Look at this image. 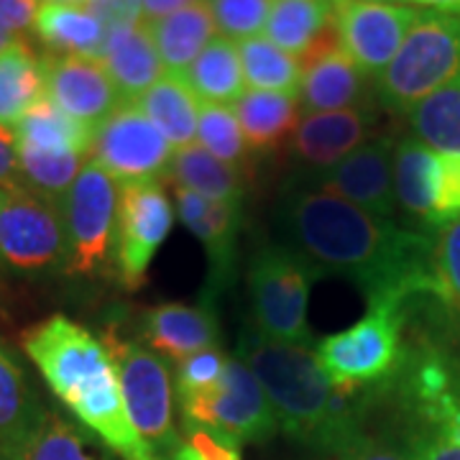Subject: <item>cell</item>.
<instances>
[{
	"mask_svg": "<svg viewBox=\"0 0 460 460\" xmlns=\"http://www.w3.org/2000/svg\"><path fill=\"white\" fill-rule=\"evenodd\" d=\"M279 217L289 246L323 274L358 284L368 302L432 292L435 241L428 233L402 228L305 180L287 184Z\"/></svg>",
	"mask_w": 460,
	"mask_h": 460,
	"instance_id": "6da1fadb",
	"label": "cell"
},
{
	"mask_svg": "<svg viewBox=\"0 0 460 460\" xmlns=\"http://www.w3.org/2000/svg\"><path fill=\"white\" fill-rule=\"evenodd\" d=\"M21 348L51 394L120 460H159L133 428L108 348L90 330L51 314L21 335Z\"/></svg>",
	"mask_w": 460,
	"mask_h": 460,
	"instance_id": "7a4b0ae2",
	"label": "cell"
},
{
	"mask_svg": "<svg viewBox=\"0 0 460 460\" xmlns=\"http://www.w3.org/2000/svg\"><path fill=\"white\" fill-rule=\"evenodd\" d=\"M238 358L259 378L287 438L323 453L361 432L356 396L330 384L310 345L279 343L248 325L238 343Z\"/></svg>",
	"mask_w": 460,
	"mask_h": 460,
	"instance_id": "3957f363",
	"label": "cell"
},
{
	"mask_svg": "<svg viewBox=\"0 0 460 460\" xmlns=\"http://www.w3.org/2000/svg\"><path fill=\"white\" fill-rule=\"evenodd\" d=\"M404 299L381 296L368 302V313L343 332L320 338L314 356L330 384L345 394H361L394 374L402 363Z\"/></svg>",
	"mask_w": 460,
	"mask_h": 460,
	"instance_id": "277c9868",
	"label": "cell"
},
{
	"mask_svg": "<svg viewBox=\"0 0 460 460\" xmlns=\"http://www.w3.org/2000/svg\"><path fill=\"white\" fill-rule=\"evenodd\" d=\"M458 77L460 21L420 11L396 57L376 77V93L389 111L410 115Z\"/></svg>",
	"mask_w": 460,
	"mask_h": 460,
	"instance_id": "5b68a950",
	"label": "cell"
},
{
	"mask_svg": "<svg viewBox=\"0 0 460 460\" xmlns=\"http://www.w3.org/2000/svg\"><path fill=\"white\" fill-rule=\"evenodd\" d=\"M323 271L295 246L266 243L248 263V295L253 328L271 341L310 345V292Z\"/></svg>",
	"mask_w": 460,
	"mask_h": 460,
	"instance_id": "8992f818",
	"label": "cell"
},
{
	"mask_svg": "<svg viewBox=\"0 0 460 460\" xmlns=\"http://www.w3.org/2000/svg\"><path fill=\"white\" fill-rule=\"evenodd\" d=\"M100 341L115 366L133 428L159 460H169L181 447V440L174 428V384L164 358L144 343L120 338L115 330H105Z\"/></svg>",
	"mask_w": 460,
	"mask_h": 460,
	"instance_id": "52a82bcc",
	"label": "cell"
},
{
	"mask_svg": "<svg viewBox=\"0 0 460 460\" xmlns=\"http://www.w3.org/2000/svg\"><path fill=\"white\" fill-rule=\"evenodd\" d=\"M62 205L31 187H0V266L18 277L65 271Z\"/></svg>",
	"mask_w": 460,
	"mask_h": 460,
	"instance_id": "ba28073f",
	"label": "cell"
},
{
	"mask_svg": "<svg viewBox=\"0 0 460 460\" xmlns=\"http://www.w3.org/2000/svg\"><path fill=\"white\" fill-rule=\"evenodd\" d=\"M184 428L228 435L235 443H266L279 432L269 396L241 358H230L220 381L210 392L181 399Z\"/></svg>",
	"mask_w": 460,
	"mask_h": 460,
	"instance_id": "9c48e42d",
	"label": "cell"
},
{
	"mask_svg": "<svg viewBox=\"0 0 460 460\" xmlns=\"http://www.w3.org/2000/svg\"><path fill=\"white\" fill-rule=\"evenodd\" d=\"M59 205L66 235L65 274L95 277L113 259L118 181L87 159Z\"/></svg>",
	"mask_w": 460,
	"mask_h": 460,
	"instance_id": "30bf717a",
	"label": "cell"
},
{
	"mask_svg": "<svg viewBox=\"0 0 460 460\" xmlns=\"http://www.w3.org/2000/svg\"><path fill=\"white\" fill-rule=\"evenodd\" d=\"M174 226V205L159 180L126 181L118 187L113 263L120 284L136 292L148 266Z\"/></svg>",
	"mask_w": 460,
	"mask_h": 460,
	"instance_id": "8fae6325",
	"label": "cell"
},
{
	"mask_svg": "<svg viewBox=\"0 0 460 460\" xmlns=\"http://www.w3.org/2000/svg\"><path fill=\"white\" fill-rule=\"evenodd\" d=\"M172 156L174 146L136 102H123L93 133L90 159L120 184L162 180Z\"/></svg>",
	"mask_w": 460,
	"mask_h": 460,
	"instance_id": "7c38bea8",
	"label": "cell"
},
{
	"mask_svg": "<svg viewBox=\"0 0 460 460\" xmlns=\"http://www.w3.org/2000/svg\"><path fill=\"white\" fill-rule=\"evenodd\" d=\"M335 8V31L341 49L366 77H378L396 57L420 11L399 3L341 0Z\"/></svg>",
	"mask_w": 460,
	"mask_h": 460,
	"instance_id": "4fadbf2b",
	"label": "cell"
},
{
	"mask_svg": "<svg viewBox=\"0 0 460 460\" xmlns=\"http://www.w3.org/2000/svg\"><path fill=\"white\" fill-rule=\"evenodd\" d=\"M394 148L396 141L392 136H376L343 162L325 172L305 174L302 180L378 217L394 220L399 208L394 192Z\"/></svg>",
	"mask_w": 460,
	"mask_h": 460,
	"instance_id": "5bb4252c",
	"label": "cell"
},
{
	"mask_svg": "<svg viewBox=\"0 0 460 460\" xmlns=\"http://www.w3.org/2000/svg\"><path fill=\"white\" fill-rule=\"evenodd\" d=\"M41 62L47 75V98L87 128L95 131L123 105L120 93L98 57L44 54Z\"/></svg>",
	"mask_w": 460,
	"mask_h": 460,
	"instance_id": "9a60e30c",
	"label": "cell"
},
{
	"mask_svg": "<svg viewBox=\"0 0 460 460\" xmlns=\"http://www.w3.org/2000/svg\"><path fill=\"white\" fill-rule=\"evenodd\" d=\"M217 292L208 287L205 296L187 302H164L148 307L141 317V338L154 353H162L174 363L195 356L199 350L217 348L220 320H217Z\"/></svg>",
	"mask_w": 460,
	"mask_h": 460,
	"instance_id": "2e32d148",
	"label": "cell"
},
{
	"mask_svg": "<svg viewBox=\"0 0 460 460\" xmlns=\"http://www.w3.org/2000/svg\"><path fill=\"white\" fill-rule=\"evenodd\" d=\"M376 133V118L366 108H345L328 113H305L289 138V151L296 162L313 172H325L363 144H368Z\"/></svg>",
	"mask_w": 460,
	"mask_h": 460,
	"instance_id": "e0dca14e",
	"label": "cell"
},
{
	"mask_svg": "<svg viewBox=\"0 0 460 460\" xmlns=\"http://www.w3.org/2000/svg\"><path fill=\"white\" fill-rule=\"evenodd\" d=\"M174 210L199 243L208 251L210 261V281L208 287L223 292L235 271V246L241 230V210L243 202H220V199L202 198L184 187L172 184Z\"/></svg>",
	"mask_w": 460,
	"mask_h": 460,
	"instance_id": "ac0fdd59",
	"label": "cell"
},
{
	"mask_svg": "<svg viewBox=\"0 0 460 460\" xmlns=\"http://www.w3.org/2000/svg\"><path fill=\"white\" fill-rule=\"evenodd\" d=\"M366 95V75L341 49L338 31L302 59L299 105L305 113H328L361 108Z\"/></svg>",
	"mask_w": 460,
	"mask_h": 460,
	"instance_id": "d6986e66",
	"label": "cell"
},
{
	"mask_svg": "<svg viewBox=\"0 0 460 460\" xmlns=\"http://www.w3.org/2000/svg\"><path fill=\"white\" fill-rule=\"evenodd\" d=\"M100 59L123 102H136L164 75V65L148 36L146 21L111 26Z\"/></svg>",
	"mask_w": 460,
	"mask_h": 460,
	"instance_id": "ffe728a7",
	"label": "cell"
},
{
	"mask_svg": "<svg viewBox=\"0 0 460 460\" xmlns=\"http://www.w3.org/2000/svg\"><path fill=\"white\" fill-rule=\"evenodd\" d=\"M335 33V8L325 0H274L263 36L299 62Z\"/></svg>",
	"mask_w": 460,
	"mask_h": 460,
	"instance_id": "44dd1931",
	"label": "cell"
},
{
	"mask_svg": "<svg viewBox=\"0 0 460 460\" xmlns=\"http://www.w3.org/2000/svg\"><path fill=\"white\" fill-rule=\"evenodd\" d=\"M299 98L287 93L246 90L233 102V113L243 131L251 154H269L279 148L299 126Z\"/></svg>",
	"mask_w": 460,
	"mask_h": 460,
	"instance_id": "7402d4cb",
	"label": "cell"
},
{
	"mask_svg": "<svg viewBox=\"0 0 460 460\" xmlns=\"http://www.w3.org/2000/svg\"><path fill=\"white\" fill-rule=\"evenodd\" d=\"M146 29L164 69L174 75H184L217 33L205 0H198L164 18L146 21Z\"/></svg>",
	"mask_w": 460,
	"mask_h": 460,
	"instance_id": "603a6c76",
	"label": "cell"
},
{
	"mask_svg": "<svg viewBox=\"0 0 460 460\" xmlns=\"http://www.w3.org/2000/svg\"><path fill=\"white\" fill-rule=\"evenodd\" d=\"M33 33L49 54H84L100 59L108 26L87 5L41 3L33 18Z\"/></svg>",
	"mask_w": 460,
	"mask_h": 460,
	"instance_id": "cb8c5ba5",
	"label": "cell"
},
{
	"mask_svg": "<svg viewBox=\"0 0 460 460\" xmlns=\"http://www.w3.org/2000/svg\"><path fill=\"white\" fill-rule=\"evenodd\" d=\"M44 410L16 353L0 341V460L26 440Z\"/></svg>",
	"mask_w": 460,
	"mask_h": 460,
	"instance_id": "d4e9b609",
	"label": "cell"
},
{
	"mask_svg": "<svg viewBox=\"0 0 460 460\" xmlns=\"http://www.w3.org/2000/svg\"><path fill=\"white\" fill-rule=\"evenodd\" d=\"M136 105L148 115V120L164 133V138L174 148L192 146L198 138L199 100L184 83L181 75L164 72L162 80L146 90Z\"/></svg>",
	"mask_w": 460,
	"mask_h": 460,
	"instance_id": "484cf974",
	"label": "cell"
},
{
	"mask_svg": "<svg viewBox=\"0 0 460 460\" xmlns=\"http://www.w3.org/2000/svg\"><path fill=\"white\" fill-rule=\"evenodd\" d=\"M47 98L44 62L23 41L0 54V126L16 128L18 120Z\"/></svg>",
	"mask_w": 460,
	"mask_h": 460,
	"instance_id": "4316f807",
	"label": "cell"
},
{
	"mask_svg": "<svg viewBox=\"0 0 460 460\" xmlns=\"http://www.w3.org/2000/svg\"><path fill=\"white\" fill-rule=\"evenodd\" d=\"M13 133H16V146L21 148H31L41 154L90 156L95 131L75 120L72 115H66L49 98H44L18 120Z\"/></svg>",
	"mask_w": 460,
	"mask_h": 460,
	"instance_id": "83f0119b",
	"label": "cell"
},
{
	"mask_svg": "<svg viewBox=\"0 0 460 460\" xmlns=\"http://www.w3.org/2000/svg\"><path fill=\"white\" fill-rule=\"evenodd\" d=\"M164 177L174 187H184L202 198L220 199V202H243L246 195L243 174L215 159L199 144L174 148V156Z\"/></svg>",
	"mask_w": 460,
	"mask_h": 460,
	"instance_id": "f1b7e54d",
	"label": "cell"
},
{
	"mask_svg": "<svg viewBox=\"0 0 460 460\" xmlns=\"http://www.w3.org/2000/svg\"><path fill=\"white\" fill-rule=\"evenodd\" d=\"M181 77L199 102L213 105H233L248 90L235 41L226 36H215Z\"/></svg>",
	"mask_w": 460,
	"mask_h": 460,
	"instance_id": "f546056e",
	"label": "cell"
},
{
	"mask_svg": "<svg viewBox=\"0 0 460 460\" xmlns=\"http://www.w3.org/2000/svg\"><path fill=\"white\" fill-rule=\"evenodd\" d=\"M438 151L420 138H402L394 148L396 205L411 217L432 228V198H435Z\"/></svg>",
	"mask_w": 460,
	"mask_h": 460,
	"instance_id": "4dcf8cb0",
	"label": "cell"
},
{
	"mask_svg": "<svg viewBox=\"0 0 460 460\" xmlns=\"http://www.w3.org/2000/svg\"><path fill=\"white\" fill-rule=\"evenodd\" d=\"M8 460H118L105 453L87 435L57 411L44 410L26 440L8 456Z\"/></svg>",
	"mask_w": 460,
	"mask_h": 460,
	"instance_id": "1f68e13d",
	"label": "cell"
},
{
	"mask_svg": "<svg viewBox=\"0 0 460 460\" xmlns=\"http://www.w3.org/2000/svg\"><path fill=\"white\" fill-rule=\"evenodd\" d=\"M235 49L241 57L248 90L287 93L299 98L302 62L296 57L274 47L266 36H251L243 41H235Z\"/></svg>",
	"mask_w": 460,
	"mask_h": 460,
	"instance_id": "d6a6232c",
	"label": "cell"
},
{
	"mask_svg": "<svg viewBox=\"0 0 460 460\" xmlns=\"http://www.w3.org/2000/svg\"><path fill=\"white\" fill-rule=\"evenodd\" d=\"M414 138L435 151L460 154V77L410 113Z\"/></svg>",
	"mask_w": 460,
	"mask_h": 460,
	"instance_id": "836d02e7",
	"label": "cell"
},
{
	"mask_svg": "<svg viewBox=\"0 0 460 460\" xmlns=\"http://www.w3.org/2000/svg\"><path fill=\"white\" fill-rule=\"evenodd\" d=\"M198 141L199 146L223 164L243 172L251 166V148H248L243 131L238 126V118L233 113V105H213L199 102L198 115Z\"/></svg>",
	"mask_w": 460,
	"mask_h": 460,
	"instance_id": "e575fe53",
	"label": "cell"
},
{
	"mask_svg": "<svg viewBox=\"0 0 460 460\" xmlns=\"http://www.w3.org/2000/svg\"><path fill=\"white\" fill-rule=\"evenodd\" d=\"M84 159L87 156L77 154H41L18 146V169L23 184L57 202H62L66 190L80 177Z\"/></svg>",
	"mask_w": 460,
	"mask_h": 460,
	"instance_id": "d590c367",
	"label": "cell"
},
{
	"mask_svg": "<svg viewBox=\"0 0 460 460\" xmlns=\"http://www.w3.org/2000/svg\"><path fill=\"white\" fill-rule=\"evenodd\" d=\"M432 295L440 296L447 310L460 314V217L443 226L435 235Z\"/></svg>",
	"mask_w": 460,
	"mask_h": 460,
	"instance_id": "8d00e7d4",
	"label": "cell"
},
{
	"mask_svg": "<svg viewBox=\"0 0 460 460\" xmlns=\"http://www.w3.org/2000/svg\"><path fill=\"white\" fill-rule=\"evenodd\" d=\"M205 5L213 16L217 36L243 41L251 36H261L274 0H205Z\"/></svg>",
	"mask_w": 460,
	"mask_h": 460,
	"instance_id": "74e56055",
	"label": "cell"
},
{
	"mask_svg": "<svg viewBox=\"0 0 460 460\" xmlns=\"http://www.w3.org/2000/svg\"><path fill=\"white\" fill-rule=\"evenodd\" d=\"M226 363H228V356L220 348L199 350L195 356L177 363V371H174V378H172L177 402L210 392L223 376Z\"/></svg>",
	"mask_w": 460,
	"mask_h": 460,
	"instance_id": "f35d334b",
	"label": "cell"
},
{
	"mask_svg": "<svg viewBox=\"0 0 460 460\" xmlns=\"http://www.w3.org/2000/svg\"><path fill=\"white\" fill-rule=\"evenodd\" d=\"M428 425L414 429L407 440L411 460H460V435L440 414H422Z\"/></svg>",
	"mask_w": 460,
	"mask_h": 460,
	"instance_id": "ab89813d",
	"label": "cell"
},
{
	"mask_svg": "<svg viewBox=\"0 0 460 460\" xmlns=\"http://www.w3.org/2000/svg\"><path fill=\"white\" fill-rule=\"evenodd\" d=\"M460 217V154L438 151L435 198H432V228H443Z\"/></svg>",
	"mask_w": 460,
	"mask_h": 460,
	"instance_id": "60d3db41",
	"label": "cell"
},
{
	"mask_svg": "<svg viewBox=\"0 0 460 460\" xmlns=\"http://www.w3.org/2000/svg\"><path fill=\"white\" fill-rule=\"evenodd\" d=\"M314 460H411L407 453L396 450L394 445L384 443L378 438H371L366 432L353 435L350 440L343 445L332 447V450H323L314 453Z\"/></svg>",
	"mask_w": 460,
	"mask_h": 460,
	"instance_id": "b9f144b4",
	"label": "cell"
},
{
	"mask_svg": "<svg viewBox=\"0 0 460 460\" xmlns=\"http://www.w3.org/2000/svg\"><path fill=\"white\" fill-rule=\"evenodd\" d=\"M36 0H0V26H5L11 33H26L33 29L36 18Z\"/></svg>",
	"mask_w": 460,
	"mask_h": 460,
	"instance_id": "7bdbcfd3",
	"label": "cell"
},
{
	"mask_svg": "<svg viewBox=\"0 0 460 460\" xmlns=\"http://www.w3.org/2000/svg\"><path fill=\"white\" fill-rule=\"evenodd\" d=\"M0 187H26L18 169L16 133L0 126Z\"/></svg>",
	"mask_w": 460,
	"mask_h": 460,
	"instance_id": "ee69618b",
	"label": "cell"
},
{
	"mask_svg": "<svg viewBox=\"0 0 460 460\" xmlns=\"http://www.w3.org/2000/svg\"><path fill=\"white\" fill-rule=\"evenodd\" d=\"M198 0H138L141 5V16L144 21H156V18H164L174 11H181L187 5H192Z\"/></svg>",
	"mask_w": 460,
	"mask_h": 460,
	"instance_id": "f6af8a7d",
	"label": "cell"
},
{
	"mask_svg": "<svg viewBox=\"0 0 460 460\" xmlns=\"http://www.w3.org/2000/svg\"><path fill=\"white\" fill-rule=\"evenodd\" d=\"M411 5H420L432 13H443V16H458L460 18V0H407Z\"/></svg>",
	"mask_w": 460,
	"mask_h": 460,
	"instance_id": "bcb514c9",
	"label": "cell"
},
{
	"mask_svg": "<svg viewBox=\"0 0 460 460\" xmlns=\"http://www.w3.org/2000/svg\"><path fill=\"white\" fill-rule=\"evenodd\" d=\"M16 41H21L16 33H11L5 26H0V54H3L5 49H11Z\"/></svg>",
	"mask_w": 460,
	"mask_h": 460,
	"instance_id": "7dc6e473",
	"label": "cell"
},
{
	"mask_svg": "<svg viewBox=\"0 0 460 460\" xmlns=\"http://www.w3.org/2000/svg\"><path fill=\"white\" fill-rule=\"evenodd\" d=\"M169 460H199V456L195 453V447H192V445L181 443L180 450H177V453H174Z\"/></svg>",
	"mask_w": 460,
	"mask_h": 460,
	"instance_id": "c3c4849f",
	"label": "cell"
},
{
	"mask_svg": "<svg viewBox=\"0 0 460 460\" xmlns=\"http://www.w3.org/2000/svg\"><path fill=\"white\" fill-rule=\"evenodd\" d=\"M47 3H65V5H87L90 0H47Z\"/></svg>",
	"mask_w": 460,
	"mask_h": 460,
	"instance_id": "681fc988",
	"label": "cell"
},
{
	"mask_svg": "<svg viewBox=\"0 0 460 460\" xmlns=\"http://www.w3.org/2000/svg\"><path fill=\"white\" fill-rule=\"evenodd\" d=\"M371 3H399V5H407V0H371Z\"/></svg>",
	"mask_w": 460,
	"mask_h": 460,
	"instance_id": "f907efd6",
	"label": "cell"
},
{
	"mask_svg": "<svg viewBox=\"0 0 460 460\" xmlns=\"http://www.w3.org/2000/svg\"><path fill=\"white\" fill-rule=\"evenodd\" d=\"M325 3H332V5H335V3H341V0H325Z\"/></svg>",
	"mask_w": 460,
	"mask_h": 460,
	"instance_id": "816d5d0a",
	"label": "cell"
},
{
	"mask_svg": "<svg viewBox=\"0 0 460 460\" xmlns=\"http://www.w3.org/2000/svg\"><path fill=\"white\" fill-rule=\"evenodd\" d=\"M458 21H460V18H458Z\"/></svg>",
	"mask_w": 460,
	"mask_h": 460,
	"instance_id": "f5cc1de1",
	"label": "cell"
}]
</instances>
